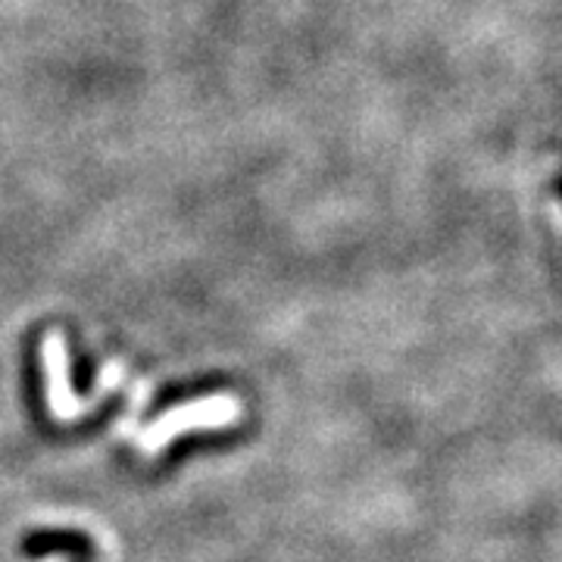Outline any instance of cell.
I'll use <instances>...</instances> for the list:
<instances>
[{"mask_svg":"<svg viewBox=\"0 0 562 562\" xmlns=\"http://www.w3.org/2000/svg\"><path fill=\"white\" fill-rule=\"evenodd\" d=\"M241 416V403L235 397H206V401L176 406L172 413H166L150 428H144L135 435V441L144 453H160L169 441H176L184 431L194 428H225Z\"/></svg>","mask_w":562,"mask_h":562,"instance_id":"6da1fadb","label":"cell"},{"mask_svg":"<svg viewBox=\"0 0 562 562\" xmlns=\"http://www.w3.org/2000/svg\"><path fill=\"white\" fill-rule=\"evenodd\" d=\"M44 369H47V401L50 409L60 422H76L85 416V409H91L94 403L103 401L110 394V382H120L122 366H106L98 384V394L91 397H76L69 387V366H66V341L60 335H50L44 344Z\"/></svg>","mask_w":562,"mask_h":562,"instance_id":"7a4b0ae2","label":"cell"}]
</instances>
